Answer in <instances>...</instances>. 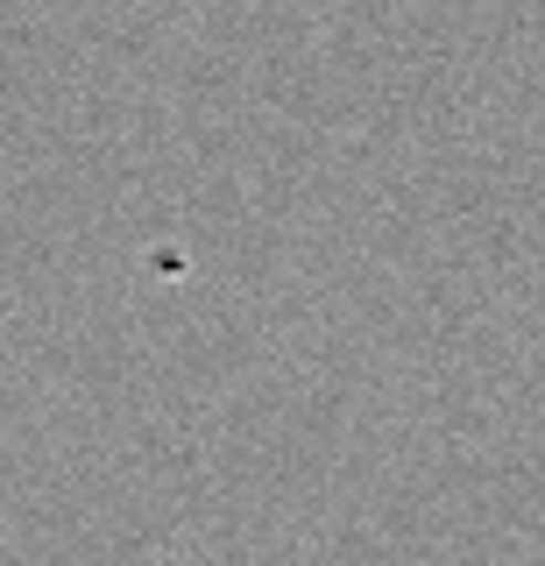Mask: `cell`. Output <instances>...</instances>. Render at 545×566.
Returning <instances> with one entry per match:
<instances>
[]
</instances>
